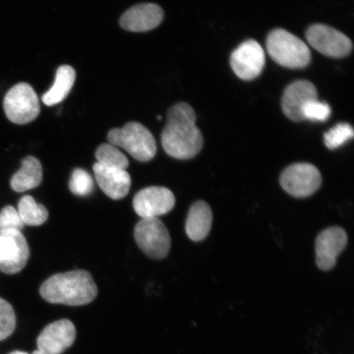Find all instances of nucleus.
<instances>
[{
	"label": "nucleus",
	"instance_id": "obj_1",
	"mask_svg": "<svg viewBox=\"0 0 354 354\" xmlns=\"http://www.w3.org/2000/svg\"><path fill=\"white\" fill-rule=\"evenodd\" d=\"M161 141L165 151L180 160H188L201 151L203 138L192 106L180 102L168 110Z\"/></svg>",
	"mask_w": 354,
	"mask_h": 354
},
{
	"label": "nucleus",
	"instance_id": "obj_2",
	"mask_svg": "<svg viewBox=\"0 0 354 354\" xmlns=\"http://www.w3.org/2000/svg\"><path fill=\"white\" fill-rule=\"evenodd\" d=\"M39 295L48 303L77 307L94 301L98 288L90 272L75 270L47 279L39 288Z\"/></svg>",
	"mask_w": 354,
	"mask_h": 354
},
{
	"label": "nucleus",
	"instance_id": "obj_3",
	"mask_svg": "<svg viewBox=\"0 0 354 354\" xmlns=\"http://www.w3.org/2000/svg\"><path fill=\"white\" fill-rule=\"evenodd\" d=\"M266 44L272 60L285 68H304L311 62V51L307 44L284 29L273 30Z\"/></svg>",
	"mask_w": 354,
	"mask_h": 354
},
{
	"label": "nucleus",
	"instance_id": "obj_4",
	"mask_svg": "<svg viewBox=\"0 0 354 354\" xmlns=\"http://www.w3.org/2000/svg\"><path fill=\"white\" fill-rule=\"evenodd\" d=\"M107 139L109 144L125 149L141 162L152 160L157 153L156 140L151 131L139 122H130L122 128L110 130Z\"/></svg>",
	"mask_w": 354,
	"mask_h": 354
},
{
	"label": "nucleus",
	"instance_id": "obj_5",
	"mask_svg": "<svg viewBox=\"0 0 354 354\" xmlns=\"http://www.w3.org/2000/svg\"><path fill=\"white\" fill-rule=\"evenodd\" d=\"M3 109L8 120L17 125L33 122L41 113L38 95L28 83L17 84L7 92Z\"/></svg>",
	"mask_w": 354,
	"mask_h": 354
},
{
	"label": "nucleus",
	"instance_id": "obj_6",
	"mask_svg": "<svg viewBox=\"0 0 354 354\" xmlns=\"http://www.w3.org/2000/svg\"><path fill=\"white\" fill-rule=\"evenodd\" d=\"M134 237L137 245L149 259L161 260L169 254L170 234L158 218L141 219L136 225Z\"/></svg>",
	"mask_w": 354,
	"mask_h": 354
},
{
	"label": "nucleus",
	"instance_id": "obj_7",
	"mask_svg": "<svg viewBox=\"0 0 354 354\" xmlns=\"http://www.w3.org/2000/svg\"><path fill=\"white\" fill-rule=\"evenodd\" d=\"M280 181L282 188L290 196L306 198L319 189L322 180L320 171L315 166L301 162L286 168Z\"/></svg>",
	"mask_w": 354,
	"mask_h": 354
},
{
	"label": "nucleus",
	"instance_id": "obj_8",
	"mask_svg": "<svg viewBox=\"0 0 354 354\" xmlns=\"http://www.w3.org/2000/svg\"><path fill=\"white\" fill-rule=\"evenodd\" d=\"M310 46L327 57L342 59L353 50V43L339 30L323 24H314L306 32Z\"/></svg>",
	"mask_w": 354,
	"mask_h": 354
},
{
	"label": "nucleus",
	"instance_id": "obj_9",
	"mask_svg": "<svg viewBox=\"0 0 354 354\" xmlns=\"http://www.w3.org/2000/svg\"><path fill=\"white\" fill-rule=\"evenodd\" d=\"M29 257L28 243L21 232H0V271L8 275L19 273Z\"/></svg>",
	"mask_w": 354,
	"mask_h": 354
},
{
	"label": "nucleus",
	"instance_id": "obj_10",
	"mask_svg": "<svg viewBox=\"0 0 354 354\" xmlns=\"http://www.w3.org/2000/svg\"><path fill=\"white\" fill-rule=\"evenodd\" d=\"M234 74L243 81L259 76L265 66V53L254 39H248L234 50L230 59Z\"/></svg>",
	"mask_w": 354,
	"mask_h": 354
},
{
	"label": "nucleus",
	"instance_id": "obj_11",
	"mask_svg": "<svg viewBox=\"0 0 354 354\" xmlns=\"http://www.w3.org/2000/svg\"><path fill=\"white\" fill-rule=\"evenodd\" d=\"M76 337V327L70 320L52 322L39 335L38 348L32 354H62L72 346Z\"/></svg>",
	"mask_w": 354,
	"mask_h": 354
},
{
	"label": "nucleus",
	"instance_id": "obj_12",
	"mask_svg": "<svg viewBox=\"0 0 354 354\" xmlns=\"http://www.w3.org/2000/svg\"><path fill=\"white\" fill-rule=\"evenodd\" d=\"M176 198L169 189L149 187L141 189L133 199V207L142 218H158L174 209Z\"/></svg>",
	"mask_w": 354,
	"mask_h": 354
},
{
	"label": "nucleus",
	"instance_id": "obj_13",
	"mask_svg": "<svg viewBox=\"0 0 354 354\" xmlns=\"http://www.w3.org/2000/svg\"><path fill=\"white\" fill-rule=\"evenodd\" d=\"M347 243V234L342 227H330L322 232L316 241L317 267L322 271L333 268L338 256L342 253Z\"/></svg>",
	"mask_w": 354,
	"mask_h": 354
},
{
	"label": "nucleus",
	"instance_id": "obj_14",
	"mask_svg": "<svg viewBox=\"0 0 354 354\" xmlns=\"http://www.w3.org/2000/svg\"><path fill=\"white\" fill-rule=\"evenodd\" d=\"M315 86L306 80H299L288 86L283 94L281 108L286 116L291 121H304L303 109L308 102L317 100Z\"/></svg>",
	"mask_w": 354,
	"mask_h": 354
},
{
	"label": "nucleus",
	"instance_id": "obj_15",
	"mask_svg": "<svg viewBox=\"0 0 354 354\" xmlns=\"http://www.w3.org/2000/svg\"><path fill=\"white\" fill-rule=\"evenodd\" d=\"M165 12L160 6L153 3L137 4L123 13L120 25L124 30L133 32H145L162 24Z\"/></svg>",
	"mask_w": 354,
	"mask_h": 354
},
{
	"label": "nucleus",
	"instance_id": "obj_16",
	"mask_svg": "<svg viewBox=\"0 0 354 354\" xmlns=\"http://www.w3.org/2000/svg\"><path fill=\"white\" fill-rule=\"evenodd\" d=\"M93 170L97 183L106 196L114 201L125 198L130 192L131 178L126 170L95 162Z\"/></svg>",
	"mask_w": 354,
	"mask_h": 354
},
{
	"label": "nucleus",
	"instance_id": "obj_17",
	"mask_svg": "<svg viewBox=\"0 0 354 354\" xmlns=\"http://www.w3.org/2000/svg\"><path fill=\"white\" fill-rule=\"evenodd\" d=\"M212 223V212L207 203H194L189 211L185 232L193 241L205 240L209 234Z\"/></svg>",
	"mask_w": 354,
	"mask_h": 354
},
{
	"label": "nucleus",
	"instance_id": "obj_18",
	"mask_svg": "<svg viewBox=\"0 0 354 354\" xmlns=\"http://www.w3.org/2000/svg\"><path fill=\"white\" fill-rule=\"evenodd\" d=\"M43 168L41 162L33 156L21 160V167L12 176L10 185L16 192H25L37 188L42 183Z\"/></svg>",
	"mask_w": 354,
	"mask_h": 354
},
{
	"label": "nucleus",
	"instance_id": "obj_19",
	"mask_svg": "<svg viewBox=\"0 0 354 354\" xmlns=\"http://www.w3.org/2000/svg\"><path fill=\"white\" fill-rule=\"evenodd\" d=\"M76 76V71L73 66H59L57 70L54 85L42 96L43 103L47 106H53L64 101L72 90Z\"/></svg>",
	"mask_w": 354,
	"mask_h": 354
},
{
	"label": "nucleus",
	"instance_id": "obj_20",
	"mask_svg": "<svg viewBox=\"0 0 354 354\" xmlns=\"http://www.w3.org/2000/svg\"><path fill=\"white\" fill-rule=\"evenodd\" d=\"M19 214L25 225L30 227L41 225L48 218V212L46 207L35 202L33 197L26 196L20 199Z\"/></svg>",
	"mask_w": 354,
	"mask_h": 354
},
{
	"label": "nucleus",
	"instance_id": "obj_21",
	"mask_svg": "<svg viewBox=\"0 0 354 354\" xmlns=\"http://www.w3.org/2000/svg\"><path fill=\"white\" fill-rule=\"evenodd\" d=\"M97 162L104 166L121 168L126 170L129 160L116 146L109 143L102 144L95 151Z\"/></svg>",
	"mask_w": 354,
	"mask_h": 354
},
{
	"label": "nucleus",
	"instance_id": "obj_22",
	"mask_svg": "<svg viewBox=\"0 0 354 354\" xmlns=\"http://www.w3.org/2000/svg\"><path fill=\"white\" fill-rule=\"evenodd\" d=\"M69 189L75 196H88L94 190V180L88 172L82 168L74 169L69 180Z\"/></svg>",
	"mask_w": 354,
	"mask_h": 354
},
{
	"label": "nucleus",
	"instance_id": "obj_23",
	"mask_svg": "<svg viewBox=\"0 0 354 354\" xmlns=\"http://www.w3.org/2000/svg\"><path fill=\"white\" fill-rule=\"evenodd\" d=\"M353 137V129L351 124L339 123L326 133L324 143L327 148L335 149L346 143Z\"/></svg>",
	"mask_w": 354,
	"mask_h": 354
},
{
	"label": "nucleus",
	"instance_id": "obj_24",
	"mask_svg": "<svg viewBox=\"0 0 354 354\" xmlns=\"http://www.w3.org/2000/svg\"><path fill=\"white\" fill-rule=\"evenodd\" d=\"M16 327V315L12 305L0 299V342L10 337Z\"/></svg>",
	"mask_w": 354,
	"mask_h": 354
},
{
	"label": "nucleus",
	"instance_id": "obj_25",
	"mask_svg": "<svg viewBox=\"0 0 354 354\" xmlns=\"http://www.w3.org/2000/svg\"><path fill=\"white\" fill-rule=\"evenodd\" d=\"M331 109L329 104L314 100L308 102L303 109L304 120L313 122H325L330 116Z\"/></svg>",
	"mask_w": 354,
	"mask_h": 354
},
{
	"label": "nucleus",
	"instance_id": "obj_26",
	"mask_svg": "<svg viewBox=\"0 0 354 354\" xmlns=\"http://www.w3.org/2000/svg\"><path fill=\"white\" fill-rule=\"evenodd\" d=\"M24 221L17 211L12 206L4 207L0 212V232L19 231L24 227Z\"/></svg>",
	"mask_w": 354,
	"mask_h": 354
},
{
	"label": "nucleus",
	"instance_id": "obj_27",
	"mask_svg": "<svg viewBox=\"0 0 354 354\" xmlns=\"http://www.w3.org/2000/svg\"><path fill=\"white\" fill-rule=\"evenodd\" d=\"M10 354H29L28 353L22 352V351H13Z\"/></svg>",
	"mask_w": 354,
	"mask_h": 354
}]
</instances>
